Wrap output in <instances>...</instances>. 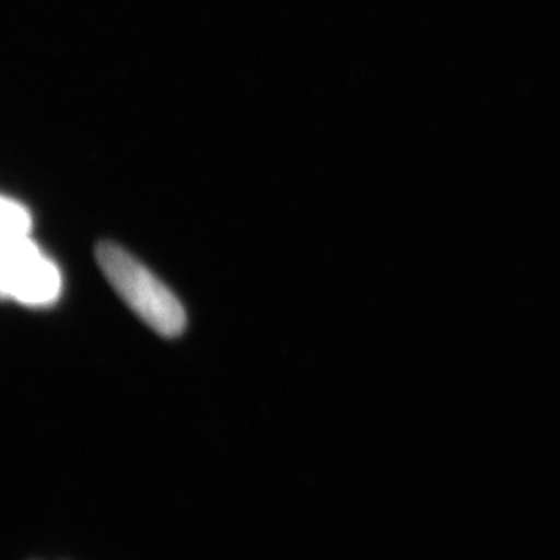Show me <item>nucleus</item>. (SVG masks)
I'll list each match as a JSON object with an SVG mask.
<instances>
[{"label":"nucleus","mask_w":560,"mask_h":560,"mask_svg":"<svg viewBox=\"0 0 560 560\" xmlns=\"http://www.w3.org/2000/svg\"><path fill=\"white\" fill-rule=\"evenodd\" d=\"M95 259L110 287L147 326L165 338L183 334L187 323L183 304L149 268L113 242H102Z\"/></svg>","instance_id":"f257e3e1"},{"label":"nucleus","mask_w":560,"mask_h":560,"mask_svg":"<svg viewBox=\"0 0 560 560\" xmlns=\"http://www.w3.org/2000/svg\"><path fill=\"white\" fill-rule=\"evenodd\" d=\"M0 250L3 296L31 307H46L60 298V268L39 249L31 235H2Z\"/></svg>","instance_id":"f03ea898"},{"label":"nucleus","mask_w":560,"mask_h":560,"mask_svg":"<svg viewBox=\"0 0 560 560\" xmlns=\"http://www.w3.org/2000/svg\"><path fill=\"white\" fill-rule=\"evenodd\" d=\"M2 235H31L32 215L28 209L13 198H2Z\"/></svg>","instance_id":"7ed1b4c3"}]
</instances>
